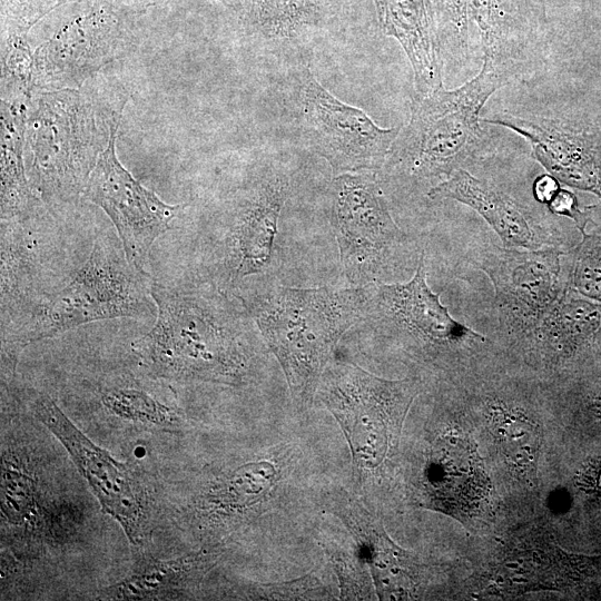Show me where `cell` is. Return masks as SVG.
Listing matches in <instances>:
<instances>
[{"label": "cell", "instance_id": "cell-1", "mask_svg": "<svg viewBox=\"0 0 601 601\" xmlns=\"http://www.w3.org/2000/svg\"><path fill=\"white\" fill-rule=\"evenodd\" d=\"M156 321L131 348L156 378L239 385L249 372V314L213 283L154 282Z\"/></svg>", "mask_w": 601, "mask_h": 601}, {"label": "cell", "instance_id": "cell-2", "mask_svg": "<svg viewBox=\"0 0 601 601\" xmlns=\"http://www.w3.org/2000/svg\"><path fill=\"white\" fill-rule=\"evenodd\" d=\"M367 296L368 285L278 286L238 296L278 361L297 413L311 410L321 376L342 336L362 319Z\"/></svg>", "mask_w": 601, "mask_h": 601}, {"label": "cell", "instance_id": "cell-3", "mask_svg": "<svg viewBox=\"0 0 601 601\" xmlns=\"http://www.w3.org/2000/svg\"><path fill=\"white\" fill-rule=\"evenodd\" d=\"M515 69L514 60L484 56L480 72L461 87L441 86L424 96L414 95L410 121L401 128L384 165L388 174L432 188L473 164L485 145L480 112Z\"/></svg>", "mask_w": 601, "mask_h": 601}, {"label": "cell", "instance_id": "cell-4", "mask_svg": "<svg viewBox=\"0 0 601 601\" xmlns=\"http://www.w3.org/2000/svg\"><path fill=\"white\" fill-rule=\"evenodd\" d=\"M155 280L131 263L118 243L98 236L85 263L65 286L46 294L20 318L1 329L2 365L16 367L31 343L85 324L112 318L156 316L151 296Z\"/></svg>", "mask_w": 601, "mask_h": 601}, {"label": "cell", "instance_id": "cell-5", "mask_svg": "<svg viewBox=\"0 0 601 601\" xmlns=\"http://www.w3.org/2000/svg\"><path fill=\"white\" fill-rule=\"evenodd\" d=\"M32 96L26 127L29 180L46 205L73 201L107 147L112 120L85 90H45Z\"/></svg>", "mask_w": 601, "mask_h": 601}, {"label": "cell", "instance_id": "cell-6", "mask_svg": "<svg viewBox=\"0 0 601 601\" xmlns=\"http://www.w3.org/2000/svg\"><path fill=\"white\" fill-rule=\"evenodd\" d=\"M420 392L415 376L387 380L335 358L326 365L315 398L344 434L361 491L383 474L397 453L404 421Z\"/></svg>", "mask_w": 601, "mask_h": 601}, {"label": "cell", "instance_id": "cell-7", "mask_svg": "<svg viewBox=\"0 0 601 601\" xmlns=\"http://www.w3.org/2000/svg\"><path fill=\"white\" fill-rule=\"evenodd\" d=\"M326 200L341 266L353 286L416 268L413 243L394 220L371 171L336 175Z\"/></svg>", "mask_w": 601, "mask_h": 601}, {"label": "cell", "instance_id": "cell-8", "mask_svg": "<svg viewBox=\"0 0 601 601\" xmlns=\"http://www.w3.org/2000/svg\"><path fill=\"white\" fill-rule=\"evenodd\" d=\"M362 318L373 332L421 362H439L481 352L487 337L455 321L427 284L422 253L406 282L368 284Z\"/></svg>", "mask_w": 601, "mask_h": 601}, {"label": "cell", "instance_id": "cell-9", "mask_svg": "<svg viewBox=\"0 0 601 601\" xmlns=\"http://www.w3.org/2000/svg\"><path fill=\"white\" fill-rule=\"evenodd\" d=\"M559 247L524 249L489 244L471 252V262L490 278L499 329L516 347L568 287Z\"/></svg>", "mask_w": 601, "mask_h": 601}, {"label": "cell", "instance_id": "cell-10", "mask_svg": "<svg viewBox=\"0 0 601 601\" xmlns=\"http://www.w3.org/2000/svg\"><path fill=\"white\" fill-rule=\"evenodd\" d=\"M289 190V176L269 170L233 198L211 247L218 287H236L269 267Z\"/></svg>", "mask_w": 601, "mask_h": 601}, {"label": "cell", "instance_id": "cell-11", "mask_svg": "<svg viewBox=\"0 0 601 601\" xmlns=\"http://www.w3.org/2000/svg\"><path fill=\"white\" fill-rule=\"evenodd\" d=\"M300 76V125L313 151L335 176L381 169L401 127L377 126L364 110L333 96L309 69Z\"/></svg>", "mask_w": 601, "mask_h": 601}, {"label": "cell", "instance_id": "cell-12", "mask_svg": "<svg viewBox=\"0 0 601 601\" xmlns=\"http://www.w3.org/2000/svg\"><path fill=\"white\" fill-rule=\"evenodd\" d=\"M130 42L129 27L111 1L96 0L33 51V93L80 88Z\"/></svg>", "mask_w": 601, "mask_h": 601}, {"label": "cell", "instance_id": "cell-13", "mask_svg": "<svg viewBox=\"0 0 601 601\" xmlns=\"http://www.w3.org/2000/svg\"><path fill=\"white\" fill-rule=\"evenodd\" d=\"M119 121L117 116L110 125L108 145L99 155L83 196L107 214L127 258L145 269L155 240L169 228L181 206L162 201L119 161L116 154Z\"/></svg>", "mask_w": 601, "mask_h": 601}, {"label": "cell", "instance_id": "cell-14", "mask_svg": "<svg viewBox=\"0 0 601 601\" xmlns=\"http://www.w3.org/2000/svg\"><path fill=\"white\" fill-rule=\"evenodd\" d=\"M416 503L464 524L487 519L492 487L475 444L464 433L447 428L424 449L413 477Z\"/></svg>", "mask_w": 601, "mask_h": 601}, {"label": "cell", "instance_id": "cell-15", "mask_svg": "<svg viewBox=\"0 0 601 601\" xmlns=\"http://www.w3.org/2000/svg\"><path fill=\"white\" fill-rule=\"evenodd\" d=\"M32 408L68 451L101 509L118 522L132 544L141 542L147 524V499L134 472L85 435L50 396L37 395Z\"/></svg>", "mask_w": 601, "mask_h": 601}, {"label": "cell", "instance_id": "cell-16", "mask_svg": "<svg viewBox=\"0 0 601 601\" xmlns=\"http://www.w3.org/2000/svg\"><path fill=\"white\" fill-rule=\"evenodd\" d=\"M290 444L264 454L213 477L195 501L196 515L210 531H231L267 513L282 497L298 459Z\"/></svg>", "mask_w": 601, "mask_h": 601}, {"label": "cell", "instance_id": "cell-17", "mask_svg": "<svg viewBox=\"0 0 601 601\" xmlns=\"http://www.w3.org/2000/svg\"><path fill=\"white\" fill-rule=\"evenodd\" d=\"M319 500L323 509L334 515L353 538L368 566L378 599L405 600L421 594L427 566L388 536L380 519L359 495L332 485L321 492Z\"/></svg>", "mask_w": 601, "mask_h": 601}, {"label": "cell", "instance_id": "cell-18", "mask_svg": "<svg viewBox=\"0 0 601 601\" xmlns=\"http://www.w3.org/2000/svg\"><path fill=\"white\" fill-rule=\"evenodd\" d=\"M524 137L533 157L560 183L601 198V129L510 112L481 118Z\"/></svg>", "mask_w": 601, "mask_h": 601}, {"label": "cell", "instance_id": "cell-19", "mask_svg": "<svg viewBox=\"0 0 601 601\" xmlns=\"http://www.w3.org/2000/svg\"><path fill=\"white\" fill-rule=\"evenodd\" d=\"M601 556L570 553L535 535L506 545L491 564L486 594L514 597L538 590H563L588 578Z\"/></svg>", "mask_w": 601, "mask_h": 601}, {"label": "cell", "instance_id": "cell-20", "mask_svg": "<svg viewBox=\"0 0 601 601\" xmlns=\"http://www.w3.org/2000/svg\"><path fill=\"white\" fill-rule=\"evenodd\" d=\"M515 348L546 368L601 357V304L568 286Z\"/></svg>", "mask_w": 601, "mask_h": 601}, {"label": "cell", "instance_id": "cell-21", "mask_svg": "<svg viewBox=\"0 0 601 601\" xmlns=\"http://www.w3.org/2000/svg\"><path fill=\"white\" fill-rule=\"evenodd\" d=\"M427 196L432 200L453 199L469 206L483 217L505 247L563 249L565 244L558 231L538 221L511 196L466 169L433 186Z\"/></svg>", "mask_w": 601, "mask_h": 601}, {"label": "cell", "instance_id": "cell-22", "mask_svg": "<svg viewBox=\"0 0 601 601\" xmlns=\"http://www.w3.org/2000/svg\"><path fill=\"white\" fill-rule=\"evenodd\" d=\"M373 1L382 31L400 42L411 62L414 95L424 96L443 86L433 0Z\"/></svg>", "mask_w": 601, "mask_h": 601}, {"label": "cell", "instance_id": "cell-23", "mask_svg": "<svg viewBox=\"0 0 601 601\" xmlns=\"http://www.w3.org/2000/svg\"><path fill=\"white\" fill-rule=\"evenodd\" d=\"M30 99H1V225L27 223L39 216L45 204L23 165Z\"/></svg>", "mask_w": 601, "mask_h": 601}, {"label": "cell", "instance_id": "cell-24", "mask_svg": "<svg viewBox=\"0 0 601 601\" xmlns=\"http://www.w3.org/2000/svg\"><path fill=\"white\" fill-rule=\"evenodd\" d=\"M217 558L218 550L206 549L170 560H145L122 580L105 588L100 598L158 600L181 597L200 582Z\"/></svg>", "mask_w": 601, "mask_h": 601}, {"label": "cell", "instance_id": "cell-25", "mask_svg": "<svg viewBox=\"0 0 601 601\" xmlns=\"http://www.w3.org/2000/svg\"><path fill=\"white\" fill-rule=\"evenodd\" d=\"M482 396L483 410L505 462L522 477L534 481L541 430L528 406L500 388Z\"/></svg>", "mask_w": 601, "mask_h": 601}, {"label": "cell", "instance_id": "cell-26", "mask_svg": "<svg viewBox=\"0 0 601 601\" xmlns=\"http://www.w3.org/2000/svg\"><path fill=\"white\" fill-rule=\"evenodd\" d=\"M99 401L109 415L136 425L174 431L183 423L176 406L132 377L107 380L99 387Z\"/></svg>", "mask_w": 601, "mask_h": 601}, {"label": "cell", "instance_id": "cell-27", "mask_svg": "<svg viewBox=\"0 0 601 601\" xmlns=\"http://www.w3.org/2000/svg\"><path fill=\"white\" fill-rule=\"evenodd\" d=\"M334 0H249L248 14L255 29L269 39H292L317 27Z\"/></svg>", "mask_w": 601, "mask_h": 601}, {"label": "cell", "instance_id": "cell-28", "mask_svg": "<svg viewBox=\"0 0 601 601\" xmlns=\"http://www.w3.org/2000/svg\"><path fill=\"white\" fill-rule=\"evenodd\" d=\"M469 17L480 30L484 56L513 60L509 48L514 43L511 38L519 26L513 0H470Z\"/></svg>", "mask_w": 601, "mask_h": 601}, {"label": "cell", "instance_id": "cell-29", "mask_svg": "<svg viewBox=\"0 0 601 601\" xmlns=\"http://www.w3.org/2000/svg\"><path fill=\"white\" fill-rule=\"evenodd\" d=\"M563 273L569 287L601 304V223L564 253Z\"/></svg>", "mask_w": 601, "mask_h": 601}, {"label": "cell", "instance_id": "cell-30", "mask_svg": "<svg viewBox=\"0 0 601 601\" xmlns=\"http://www.w3.org/2000/svg\"><path fill=\"white\" fill-rule=\"evenodd\" d=\"M27 33L2 30L1 41V99L32 98L33 52Z\"/></svg>", "mask_w": 601, "mask_h": 601}, {"label": "cell", "instance_id": "cell-31", "mask_svg": "<svg viewBox=\"0 0 601 601\" xmlns=\"http://www.w3.org/2000/svg\"><path fill=\"white\" fill-rule=\"evenodd\" d=\"M328 555L338 579L341 599H371V582L365 562L355 545L351 549L335 543H319Z\"/></svg>", "mask_w": 601, "mask_h": 601}, {"label": "cell", "instance_id": "cell-32", "mask_svg": "<svg viewBox=\"0 0 601 601\" xmlns=\"http://www.w3.org/2000/svg\"><path fill=\"white\" fill-rule=\"evenodd\" d=\"M441 48L459 59L467 57L470 0H433Z\"/></svg>", "mask_w": 601, "mask_h": 601}, {"label": "cell", "instance_id": "cell-33", "mask_svg": "<svg viewBox=\"0 0 601 601\" xmlns=\"http://www.w3.org/2000/svg\"><path fill=\"white\" fill-rule=\"evenodd\" d=\"M69 0H1V29L28 32L40 19Z\"/></svg>", "mask_w": 601, "mask_h": 601}, {"label": "cell", "instance_id": "cell-34", "mask_svg": "<svg viewBox=\"0 0 601 601\" xmlns=\"http://www.w3.org/2000/svg\"><path fill=\"white\" fill-rule=\"evenodd\" d=\"M546 206L552 214L570 218L581 234L585 231L588 223L592 220V213L595 208L592 206L581 209L575 194L565 188H560Z\"/></svg>", "mask_w": 601, "mask_h": 601}, {"label": "cell", "instance_id": "cell-35", "mask_svg": "<svg viewBox=\"0 0 601 601\" xmlns=\"http://www.w3.org/2000/svg\"><path fill=\"white\" fill-rule=\"evenodd\" d=\"M575 485L587 494L601 497V456L587 461L580 467Z\"/></svg>", "mask_w": 601, "mask_h": 601}, {"label": "cell", "instance_id": "cell-36", "mask_svg": "<svg viewBox=\"0 0 601 601\" xmlns=\"http://www.w3.org/2000/svg\"><path fill=\"white\" fill-rule=\"evenodd\" d=\"M560 181L551 174L538 176L532 185L534 199L543 205H548L560 190Z\"/></svg>", "mask_w": 601, "mask_h": 601}, {"label": "cell", "instance_id": "cell-37", "mask_svg": "<svg viewBox=\"0 0 601 601\" xmlns=\"http://www.w3.org/2000/svg\"><path fill=\"white\" fill-rule=\"evenodd\" d=\"M584 410L593 417L601 420V384L593 386L590 393L582 397Z\"/></svg>", "mask_w": 601, "mask_h": 601}, {"label": "cell", "instance_id": "cell-38", "mask_svg": "<svg viewBox=\"0 0 601 601\" xmlns=\"http://www.w3.org/2000/svg\"><path fill=\"white\" fill-rule=\"evenodd\" d=\"M218 1L237 12H240L243 9L242 0H218Z\"/></svg>", "mask_w": 601, "mask_h": 601}]
</instances>
